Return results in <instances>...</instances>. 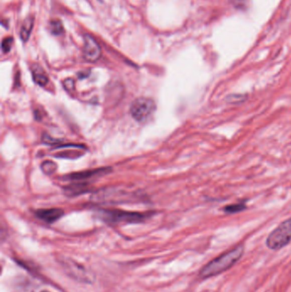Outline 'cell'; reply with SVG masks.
I'll list each match as a JSON object with an SVG mask.
<instances>
[{"mask_svg":"<svg viewBox=\"0 0 291 292\" xmlns=\"http://www.w3.org/2000/svg\"><path fill=\"white\" fill-rule=\"evenodd\" d=\"M243 251L244 246L243 244H239L234 247L233 249L223 253L217 257L213 259L211 261H209V263L206 264L201 269L199 277L203 279H206L226 272L239 261L243 255Z\"/></svg>","mask_w":291,"mask_h":292,"instance_id":"6da1fadb","label":"cell"},{"mask_svg":"<svg viewBox=\"0 0 291 292\" xmlns=\"http://www.w3.org/2000/svg\"><path fill=\"white\" fill-rule=\"evenodd\" d=\"M99 215L103 221L109 223H141L150 218L152 214L120 210H101Z\"/></svg>","mask_w":291,"mask_h":292,"instance_id":"7a4b0ae2","label":"cell"},{"mask_svg":"<svg viewBox=\"0 0 291 292\" xmlns=\"http://www.w3.org/2000/svg\"><path fill=\"white\" fill-rule=\"evenodd\" d=\"M291 242V218L282 221L269 234L265 244L271 250H281Z\"/></svg>","mask_w":291,"mask_h":292,"instance_id":"3957f363","label":"cell"},{"mask_svg":"<svg viewBox=\"0 0 291 292\" xmlns=\"http://www.w3.org/2000/svg\"><path fill=\"white\" fill-rule=\"evenodd\" d=\"M157 109L153 100L146 98H139L131 104L130 112L131 117L137 122H144L153 116Z\"/></svg>","mask_w":291,"mask_h":292,"instance_id":"277c9868","label":"cell"},{"mask_svg":"<svg viewBox=\"0 0 291 292\" xmlns=\"http://www.w3.org/2000/svg\"><path fill=\"white\" fill-rule=\"evenodd\" d=\"M83 56L89 62H96L101 57V49L97 41L90 35L84 36Z\"/></svg>","mask_w":291,"mask_h":292,"instance_id":"5b68a950","label":"cell"},{"mask_svg":"<svg viewBox=\"0 0 291 292\" xmlns=\"http://www.w3.org/2000/svg\"><path fill=\"white\" fill-rule=\"evenodd\" d=\"M63 265L69 275L75 278L76 280L80 281V282H87V283L90 282L91 278L88 275V272L80 265H78L76 262L71 261L70 260H67L65 262L63 261Z\"/></svg>","mask_w":291,"mask_h":292,"instance_id":"8992f818","label":"cell"},{"mask_svg":"<svg viewBox=\"0 0 291 292\" xmlns=\"http://www.w3.org/2000/svg\"><path fill=\"white\" fill-rule=\"evenodd\" d=\"M111 171V167H100L97 169H90V170L81 171L77 173H70L66 176L65 178L70 180H83L89 178H92L95 176H101L107 174Z\"/></svg>","mask_w":291,"mask_h":292,"instance_id":"52a82bcc","label":"cell"},{"mask_svg":"<svg viewBox=\"0 0 291 292\" xmlns=\"http://www.w3.org/2000/svg\"><path fill=\"white\" fill-rule=\"evenodd\" d=\"M63 210L62 209H58V208H54V209H41V210H38L35 211V215L37 217L45 221L46 223L52 224L55 221L63 216Z\"/></svg>","mask_w":291,"mask_h":292,"instance_id":"ba28073f","label":"cell"},{"mask_svg":"<svg viewBox=\"0 0 291 292\" xmlns=\"http://www.w3.org/2000/svg\"><path fill=\"white\" fill-rule=\"evenodd\" d=\"M32 73H33L34 79L38 85H42V86L47 85L49 81L48 76L46 75L43 68H40V66L35 65L33 67Z\"/></svg>","mask_w":291,"mask_h":292,"instance_id":"9c48e42d","label":"cell"},{"mask_svg":"<svg viewBox=\"0 0 291 292\" xmlns=\"http://www.w3.org/2000/svg\"><path fill=\"white\" fill-rule=\"evenodd\" d=\"M88 190V185L86 184H75L67 186L65 192L69 196H76Z\"/></svg>","mask_w":291,"mask_h":292,"instance_id":"30bf717a","label":"cell"},{"mask_svg":"<svg viewBox=\"0 0 291 292\" xmlns=\"http://www.w3.org/2000/svg\"><path fill=\"white\" fill-rule=\"evenodd\" d=\"M33 26H34V19L32 17L27 18L24 23H23L22 30H21V37L24 41H27V40H29L32 29H33Z\"/></svg>","mask_w":291,"mask_h":292,"instance_id":"8fae6325","label":"cell"},{"mask_svg":"<svg viewBox=\"0 0 291 292\" xmlns=\"http://www.w3.org/2000/svg\"><path fill=\"white\" fill-rule=\"evenodd\" d=\"M247 209L246 205L243 203H240V204H235V205H227L226 207H224L223 209V211L226 214H236L239 213V212H242L243 210H245Z\"/></svg>","mask_w":291,"mask_h":292,"instance_id":"7c38bea8","label":"cell"},{"mask_svg":"<svg viewBox=\"0 0 291 292\" xmlns=\"http://www.w3.org/2000/svg\"><path fill=\"white\" fill-rule=\"evenodd\" d=\"M247 100V95L246 94H230L226 98V102L231 105H237L244 102Z\"/></svg>","mask_w":291,"mask_h":292,"instance_id":"4fadbf2b","label":"cell"},{"mask_svg":"<svg viewBox=\"0 0 291 292\" xmlns=\"http://www.w3.org/2000/svg\"><path fill=\"white\" fill-rule=\"evenodd\" d=\"M41 168L46 174H52L57 170V164L52 161H46L41 165Z\"/></svg>","mask_w":291,"mask_h":292,"instance_id":"5bb4252c","label":"cell"},{"mask_svg":"<svg viewBox=\"0 0 291 292\" xmlns=\"http://www.w3.org/2000/svg\"><path fill=\"white\" fill-rule=\"evenodd\" d=\"M56 156L57 157H63V158H77L81 156V152L80 150H69V151H63L58 152Z\"/></svg>","mask_w":291,"mask_h":292,"instance_id":"9a60e30c","label":"cell"},{"mask_svg":"<svg viewBox=\"0 0 291 292\" xmlns=\"http://www.w3.org/2000/svg\"><path fill=\"white\" fill-rule=\"evenodd\" d=\"M50 29H51L52 34L58 35V34H62V32H63V25H62L60 21H52L50 24Z\"/></svg>","mask_w":291,"mask_h":292,"instance_id":"2e32d148","label":"cell"},{"mask_svg":"<svg viewBox=\"0 0 291 292\" xmlns=\"http://www.w3.org/2000/svg\"><path fill=\"white\" fill-rule=\"evenodd\" d=\"M12 43H13L12 38H6L4 40L3 43H2V49H3V51L5 53L9 52L10 50L12 48Z\"/></svg>","mask_w":291,"mask_h":292,"instance_id":"e0dca14e","label":"cell"},{"mask_svg":"<svg viewBox=\"0 0 291 292\" xmlns=\"http://www.w3.org/2000/svg\"><path fill=\"white\" fill-rule=\"evenodd\" d=\"M42 292H49V291H42Z\"/></svg>","mask_w":291,"mask_h":292,"instance_id":"ac0fdd59","label":"cell"}]
</instances>
